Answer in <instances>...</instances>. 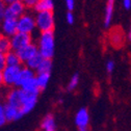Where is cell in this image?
<instances>
[{"label":"cell","mask_w":131,"mask_h":131,"mask_svg":"<svg viewBox=\"0 0 131 131\" xmlns=\"http://www.w3.org/2000/svg\"><path fill=\"white\" fill-rule=\"evenodd\" d=\"M128 37H129V40L131 41V25H130V31H129V35H128Z\"/></svg>","instance_id":"cell-35"},{"label":"cell","mask_w":131,"mask_h":131,"mask_svg":"<svg viewBox=\"0 0 131 131\" xmlns=\"http://www.w3.org/2000/svg\"><path fill=\"white\" fill-rule=\"evenodd\" d=\"M0 97H1V90H0Z\"/></svg>","instance_id":"cell-37"},{"label":"cell","mask_w":131,"mask_h":131,"mask_svg":"<svg viewBox=\"0 0 131 131\" xmlns=\"http://www.w3.org/2000/svg\"><path fill=\"white\" fill-rule=\"evenodd\" d=\"M123 5L126 9L131 8V0H123Z\"/></svg>","instance_id":"cell-33"},{"label":"cell","mask_w":131,"mask_h":131,"mask_svg":"<svg viewBox=\"0 0 131 131\" xmlns=\"http://www.w3.org/2000/svg\"><path fill=\"white\" fill-rule=\"evenodd\" d=\"M3 4H5L6 6L7 5H9V4H13V3H15V2H18V1H22V0H0Z\"/></svg>","instance_id":"cell-32"},{"label":"cell","mask_w":131,"mask_h":131,"mask_svg":"<svg viewBox=\"0 0 131 131\" xmlns=\"http://www.w3.org/2000/svg\"><path fill=\"white\" fill-rule=\"evenodd\" d=\"M37 28L36 17L30 14H24L22 17L18 19V32L31 35Z\"/></svg>","instance_id":"cell-4"},{"label":"cell","mask_w":131,"mask_h":131,"mask_svg":"<svg viewBox=\"0 0 131 131\" xmlns=\"http://www.w3.org/2000/svg\"><path fill=\"white\" fill-rule=\"evenodd\" d=\"M5 10H6V5L0 1V23L5 19Z\"/></svg>","instance_id":"cell-27"},{"label":"cell","mask_w":131,"mask_h":131,"mask_svg":"<svg viewBox=\"0 0 131 131\" xmlns=\"http://www.w3.org/2000/svg\"><path fill=\"white\" fill-rule=\"evenodd\" d=\"M3 84V76H2V71H0V86Z\"/></svg>","instance_id":"cell-34"},{"label":"cell","mask_w":131,"mask_h":131,"mask_svg":"<svg viewBox=\"0 0 131 131\" xmlns=\"http://www.w3.org/2000/svg\"><path fill=\"white\" fill-rule=\"evenodd\" d=\"M75 123L79 131H88V127L90 123V114L85 107H82L78 110L75 117Z\"/></svg>","instance_id":"cell-10"},{"label":"cell","mask_w":131,"mask_h":131,"mask_svg":"<svg viewBox=\"0 0 131 131\" xmlns=\"http://www.w3.org/2000/svg\"><path fill=\"white\" fill-rule=\"evenodd\" d=\"M1 31L2 36L12 38L18 32V20L5 18L1 22Z\"/></svg>","instance_id":"cell-8"},{"label":"cell","mask_w":131,"mask_h":131,"mask_svg":"<svg viewBox=\"0 0 131 131\" xmlns=\"http://www.w3.org/2000/svg\"><path fill=\"white\" fill-rule=\"evenodd\" d=\"M110 42L111 44L116 47V48H120L122 47L123 45V42H124V35H123V31L121 29L118 28V31L117 29H114L111 31V35H110Z\"/></svg>","instance_id":"cell-15"},{"label":"cell","mask_w":131,"mask_h":131,"mask_svg":"<svg viewBox=\"0 0 131 131\" xmlns=\"http://www.w3.org/2000/svg\"><path fill=\"white\" fill-rule=\"evenodd\" d=\"M114 61L113 60H108L107 63H106V70L108 73H111L113 70H114Z\"/></svg>","instance_id":"cell-30"},{"label":"cell","mask_w":131,"mask_h":131,"mask_svg":"<svg viewBox=\"0 0 131 131\" xmlns=\"http://www.w3.org/2000/svg\"><path fill=\"white\" fill-rule=\"evenodd\" d=\"M10 43H12V50L17 52L20 49L31 44L32 38H31V35L23 34V32H17L14 37L10 38Z\"/></svg>","instance_id":"cell-6"},{"label":"cell","mask_w":131,"mask_h":131,"mask_svg":"<svg viewBox=\"0 0 131 131\" xmlns=\"http://www.w3.org/2000/svg\"><path fill=\"white\" fill-rule=\"evenodd\" d=\"M113 7H114V0H108V2L106 4V9H105V18H104V26L108 27L111 18H112V14H113Z\"/></svg>","instance_id":"cell-19"},{"label":"cell","mask_w":131,"mask_h":131,"mask_svg":"<svg viewBox=\"0 0 131 131\" xmlns=\"http://www.w3.org/2000/svg\"><path fill=\"white\" fill-rule=\"evenodd\" d=\"M44 59H45V58L39 53V54H37L35 57H32L31 59H29L25 64H26V67H27V68H29V69H31V70H34V71H37L38 68L40 67V64L42 63V61H43Z\"/></svg>","instance_id":"cell-20"},{"label":"cell","mask_w":131,"mask_h":131,"mask_svg":"<svg viewBox=\"0 0 131 131\" xmlns=\"http://www.w3.org/2000/svg\"><path fill=\"white\" fill-rule=\"evenodd\" d=\"M66 6L69 12H72L75 7V0H66Z\"/></svg>","instance_id":"cell-29"},{"label":"cell","mask_w":131,"mask_h":131,"mask_svg":"<svg viewBox=\"0 0 131 131\" xmlns=\"http://www.w3.org/2000/svg\"><path fill=\"white\" fill-rule=\"evenodd\" d=\"M36 79H37V83L40 91H43L48 85L49 79H50V74H38L36 76Z\"/></svg>","instance_id":"cell-21"},{"label":"cell","mask_w":131,"mask_h":131,"mask_svg":"<svg viewBox=\"0 0 131 131\" xmlns=\"http://www.w3.org/2000/svg\"><path fill=\"white\" fill-rule=\"evenodd\" d=\"M41 127L44 131H56V124L52 114H48L44 118Z\"/></svg>","instance_id":"cell-16"},{"label":"cell","mask_w":131,"mask_h":131,"mask_svg":"<svg viewBox=\"0 0 131 131\" xmlns=\"http://www.w3.org/2000/svg\"><path fill=\"white\" fill-rule=\"evenodd\" d=\"M20 59H21V62L23 63H26L29 59H31L32 57H35L37 54H39V49H38V46L34 43H31L29 45H27L26 47L20 49V50L17 51Z\"/></svg>","instance_id":"cell-9"},{"label":"cell","mask_w":131,"mask_h":131,"mask_svg":"<svg viewBox=\"0 0 131 131\" xmlns=\"http://www.w3.org/2000/svg\"><path fill=\"white\" fill-rule=\"evenodd\" d=\"M37 28L42 32L53 31L54 28V15L52 12H41L36 16Z\"/></svg>","instance_id":"cell-2"},{"label":"cell","mask_w":131,"mask_h":131,"mask_svg":"<svg viewBox=\"0 0 131 131\" xmlns=\"http://www.w3.org/2000/svg\"><path fill=\"white\" fill-rule=\"evenodd\" d=\"M6 117H5V111H4V105L0 104V126H3L6 123Z\"/></svg>","instance_id":"cell-25"},{"label":"cell","mask_w":131,"mask_h":131,"mask_svg":"<svg viewBox=\"0 0 131 131\" xmlns=\"http://www.w3.org/2000/svg\"><path fill=\"white\" fill-rule=\"evenodd\" d=\"M6 104L20 109L21 107V90L20 89H14L7 93Z\"/></svg>","instance_id":"cell-11"},{"label":"cell","mask_w":131,"mask_h":131,"mask_svg":"<svg viewBox=\"0 0 131 131\" xmlns=\"http://www.w3.org/2000/svg\"><path fill=\"white\" fill-rule=\"evenodd\" d=\"M21 69H22L21 66H19V67H7L6 66L4 70L2 71L3 84L6 86H15Z\"/></svg>","instance_id":"cell-5"},{"label":"cell","mask_w":131,"mask_h":131,"mask_svg":"<svg viewBox=\"0 0 131 131\" xmlns=\"http://www.w3.org/2000/svg\"><path fill=\"white\" fill-rule=\"evenodd\" d=\"M78 82H79V75L78 74H74L72 76V78L70 79L69 83H68V86H67L68 91H74L77 88Z\"/></svg>","instance_id":"cell-24"},{"label":"cell","mask_w":131,"mask_h":131,"mask_svg":"<svg viewBox=\"0 0 131 131\" xmlns=\"http://www.w3.org/2000/svg\"><path fill=\"white\" fill-rule=\"evenodd\" d=\"M9 51H12V43H10V39L7 37H2V39L0 40V52H2L4 54L8 53Z\"/></svg>","instance_id":"cell-23"},{"label":"cell","mask_w":131,"mask_h":131,"mask_svg":"<svg viewBox=\"0 0 131 131\" xmlns=\"http://www.w3.org/2000/svg\"><path fill=\"white\" fill-rule=\"evenodd\" d=\"M6 67V62H5V54L0 52V71H3L4 68Z\"/></svg>","instance_id":"cell-28"},{"label":"cell","mask_w":131,"mask_h":131,"mask_svg":"<svg viewBox=\"0 0 131 131\" xmlns=\"http://www.w3.org/2000/svg\"><path fill=\"white\" fill-rule=\"evenodd\" d=\"M52 69V61L51 59H44L42 63L40 64V67L37 70L38 74H50Z\"/></svg>","instance_id":"cell-22"},{"label":"cell","mask_w":131,"mask_h":131,"mask_svg":"<svg viewBox=\"0 0 131 131\" xmlns=\"http://www.w3.org/2000/svg\"><path fill=\"white\" fill-rule=\"evenodd\" d=\"M24 14H26V6L23 3V1H18L6 6L5 18L18 20Z\"/></svg>","instance_id":"cell-7"},{"label":"cell","mask_w":131,"mask_h":131,"mask_svg":"<svg viewBox=\"0 0 131 131\" xmlns=\"http://www.w3.org/2000/svg\"><path fill=\"white\" fill-rule=\"evenodd\" d=\"M54 7L53 0H40L37 6L35 7L37 13L41 12H52Z\"/></svg>","instance_id":"cell-17"},{"label":"cell","mask_w":131,"mask_h":131,"mask_svg":"<svg viewBox=\"0 0 131 131\" xmlns=\"http://www.w3.org/2000/svg\"><path fill=\"white\" fill-rule=\"evenodd\" d=\"M2 37H3V36H2L1 34H0V40H1V39H2Z\"/></svg>","instance_id":"cell-36"},{"label":"cell","mask_w":131,"mask_h":131,"mask_svg":"<svg viewBox=\"0 0 131 131\" xmlns=\"http://www.w3.org/2000/svg\"><path fill=\"white\" fill-rule=\"evenodd\" d=\"M38 49L39 53L45 59H51L54 55L55 50V41L53 31L42 32L38 41Z\"/></svg>","instance_id":"cell-1"},{"label":"cell","mask_w":131,"mask_h":131,"mask_svg":"<svg viewBox=\"0 0 131 131\" xmlns=\"http://www.w3.org/2000/svg\"><path fill=\"white\" fill-rule=\"evenodd\" d=\"M67 22L70 25H72L74 23V15L72 14V12H68L67 13Z\"/></svg>","instance_id":"cell-31"},{"label":"cell","mask_w":131,"mask_h":131,"mask_svg":"<svg viewBox=\"0 0 131 131\" xmlns=\"http://www.w3.org/2000/svg\"><path fill=\"white\" fill-rule=\"evenodd\" d=\"M21 90V89H20ZM40 93H30V92H25L21 90V107L20 111L23 113V116L28 112H30L35 108L38 97Z\"/></svg>","instance_id":"cell-3"},{"label":"cell","mask_w":131,"mask_h":131,"mask_svg":"<svg viewBox=\"0 0 131 131\" xmlns=\"http://www.w3.org/2000/svg\"><path fill=\"white\" fill-rule=\"evenodd\" d=\"M34 77H36L35 76V71L29 69V68H27L26 66H25L24 68L21 69L20 74H19V77H18V80H17V82H16V85L15 86L17 88V89H21L22 85L26 82L27 80L34 78Z\"/></svg>","instance_id":"cell-12"},{"label":"cell","mask_w":131,"mask_h":131,"mask_svg":"<svg viewBox=\"0 0 131 131\" xmlns=\"http://www.w3.org/2000/svg\"><path fill=\"white\" fill-rule=\"evenodd\" d=\"M21 90H23V91H25V92H30V93H40V92H41L40 89H39V86H38L36 77L27 80L26 82L22 85Z\"/></svg>","instance_id":"cell-18"},{"label":"cell","mask_w":131,"mask_h":131,"mask_svg":"<svg viewBox=\"0 0 131 131\" xmlns=\"http://www.w3.org/2000/svg\"><path fill=\"white\" fill-rule=\"evenodd\" d=\"M23 3L25 4L26 7H29V8H35L37 6V4L39 3L40 0H22Z\"/></svg>","instance_id":"cell-26"},{"label":"cell","mask_w":131,"mask_h":131,"mask_svg":"<svg viewBox=\"0 0 131 131\" xmlns=\"http://www.w3.org/2000/svg\"><path fill=\"white\" fill-rule=\"evenodd\" d=\"M5 62L7 67H19L22 63L18 53L13 50L5 54Z\"/></svg>","instance_id":"cell-14"},{"label":"cell","mask_w":131,"mask_h":131,"mask_svg":"<svg viewBox=\"0 0 131 131\" xmlns=\"http://www.w3.org/2000/svg\"><path fill=\"white\" fill-rule=\"evenodd\" d=\"M4 111H5L6 121H17L23 117V113L20 111L19 108L14 107L8 104L4 105Z\"/></svg>","instance_id":"cell-13"}]
</instances>
